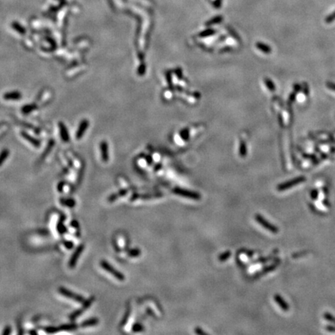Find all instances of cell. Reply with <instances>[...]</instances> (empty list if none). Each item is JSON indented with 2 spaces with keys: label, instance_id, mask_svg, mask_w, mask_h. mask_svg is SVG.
<instances>
[{
  "label": "cell",
  "instance_id": "6da1fadb",
  "mask_svg": "<svg viewBox=\"0 0 335 335\" xmlns=\"http://www.w3.org/2000/svg\"><path fill=\"white\" fill-rule=\"evenodd\" d=\"M172 193L174 194L177 195V196H181V197H185L190 199V200H196V201H199V200H201V195L199 193H196V192L191 191V190L185 189L178 188V187H175L172 189Z\"/></svg>",
  "mask_w": 335,
  "mask_h": 335
},
{
  "label": "cell",
  "instance_id": "7a4b0ae2",
  "mask_svg": "<svg viewBox=\"0 0 335 335\" xmlns=\"http://www.w3.org/2000/svg\"><path fill=\"white\" fill-rule=\"evenodd\" d=\"M306 181V178L304 176H299L296 177V178H293L292 180H289V181H286V182H283V183L279 184L277 186V190L278 191H285V190H287L289 189H291L293 187H294L295 185H299V184L302 183L303 181Z\"/></svg>",
  "mask_w": 335,
  "mask_h": 335
},
{
  "label": "cell",
  "instance_id": "3957f363",
  "mask_svg": "<svg viewBox=\"0 0 335 335\" xmlns=\"http://www.w3.org/2000/svg\"><path fill=\"white\" fill-rule=\"evenodd\" d=\"M255 218L258 224H260L261 226H262L265 229H266L267 231H268L269 232L272 233V234H277V233H279L278 227H275V226L273 225V224H271L270 222H268V221L267 220H265V218L262 216V215L256 214L255 215Z\"/></svg>",
  "mask_w": 335,
  "mask_h": 335
},
{
  "label": "cell",
  "instance_id": "277c9868",
  "mask_svg": "<svg viewBox=\"0 0 335 335\" xmlns=\"http://www.w3.org/2000/svg\"><path fill=\"white\" fill-rule=\"evenodd\" d=\"M100 265H101L102 268H103L104 270H106V271H107L108 272H110L111 275H113V276L115 277V278L116 279H118L119 281H124L125 279V276L124 275L122 274V273L120 272V271H117L116 269H115L114 268H113L112 265H110V264L108 263L107 262H106V261L103 260L101 262H100Z\"/></svg>",
  "mask_w": 335,
  "mask_h": 335
},
{
  "label": "cell",
  "instance_id": "5b68a950",
  "mask_svg": "<svg viewBox=\"0 0 335 335\" xmlns=\"http://www.w3.org/2000/svg\"><path fill=\"white\" fill-rule=\"evenodd\" d=\"M59 293H60L61 295H63L64 296H65V297L68 298V299H73V300L76 301V302H85V299H84L82 296H80V295L79 294H76V293H72V291H70V290H68V289H65V288L64 287L59 288Z\"/></svg>",
  "mask_w": 335,
  "mask_h": 335
},
{
  "label": "cell",
  "instance_id": "8992f818",
  "mask_svg": "<svg viewBox=\"0 0 335 335\" xmlns=\"http://www.w3.org/2000/svg\"><path fill=\"white\" fill-rule=\"evenodd\" d=\"M164 194L162 193H152V194H134L130 198V201H135L138 200H152V199H158V198L163 197Z\"/></svg>",
  "mask_w": 335,
  "mask_h": 335
},
{
  "label": "cell",
  "instance_id": "52a82bcc",
  "mask_svg": "<svg viewBox=\"0 0 335 335\" xmlns=\"http://www.w3.org/2000/svg\"><path fill=\"white\" fill-rule=\"evenodd\" d=\"M94 300H95V297H94V296H92V297H90L87 301H85L82 308H81V309L78 310L77 311L74 312L73 314L70 316L71 320H72V321H74V320H75L77 317H79V316H80L81 314H82V313L85 310H87L90 306H91V304L94 302Z\"/></svg>",
  "mask_w": 335,
  "mask_h": 335
},
{
  "label": "cell",
  "instance_id": "ba28073f",
  "mask_svg": "<svg viewBox=\"0 0 335 335\" xmlns=\"http://www.w3.org/2000/svg\"><path fill=\"white\" fill-rule=\"evenodd\" d=\"M84 251V245L83 244H81L79 247L76 248V250L75 251L74 254L72 255V258L70 259V262H69V267L71 268H74L76 265V263L78 262V259H79V256L81 255V254L82 253V251Z\"/></svg>",
  "mask_w": 335,
  "mask_h": 335
},
{
  "label": "cell",
  "instance_id": "9c48e42d",
  "mask_svg": "<svg viewBox=\"0 0 335 335\" xmlns=\"http://www.w3.org/2000/svg\"><path fill=\"white\" fill-rule=\"evenodd\" d=\"M279 263H280L279 261H277L275 263H273L272 265H269V266L265 267V268H264L262 270V271H258V273H256V274H255V275L253 276V278L254 279H258V278H260V277L263 276V275H265V274H268V273L270 272V271H273V270H275Z\"/></svg>",
  "mask_w": 335,
  "mask_h": 335
},
{
  "label": "cell",
  "instance_id": "30bf717a",
  "mask_svg": "<svg viewBox=\"0 0 335 335\" xmlns=\"http://www.w3.org/2000/svg\"><path fill=\"white\" fill-rule=\"evenodd\" d=\"M88 121L87 119H83L80 123L79 128H78L77 133H76V138L77 139H81L82 138V136L85 134V130H86L87 128L88 127Z\"/></svg>",
  "mask_w": 335,
  "mask_h": 335
},
{
  "label": "cell",
  "instance_id": "8fae6325",
  "mask_svg": "<svg viewBox=\"0 0 335 335\" xmlns=\"http://www.w3.org/2000/svg\"><path fill=\"white\" fill-rule=\"evenodd\" d=\"M274 299H275V301L276 302V303L278 304L279 306H280V308H281L283 311L289 310V304L287 303V302H286V301L285 300V299H283L280 295L275 294V296H274Z\"/></svg>",
  "mask_w": 335,
  "mask_h": 335
},
{
  "label": "cell",
  "instance_id": "7c38bea8",
  "mask_svg": "<svg viewBox=\"0 0 335 335\" xmlns=\"http://www.w3.org/2000/svg\"><path fill=\"white\" fill-rule=\"evenodd\" d=\"M100 149H101V154L102 159L103 162H106L109 159V150H108V144L106 141H102L100 144Z\"/></svg>",
  "mask_w": 335,
  "mask_h": 335
},
{
  "label": "cell",
  "instance_id": "4fadbf2b",
  "mask_svg": "<svg viewBox=\"0 0 335 335\" xmlns=\"http://www.w3.org/2000/svg\"><path fill=\"white\" fill-rule=\"evenodd\" d=\"M4 99L9 101H17L22 98V94L20 92H11L6 93L4 95Z\"/></svg>",
  "mask_w": 335,
  "mask_h": 335
},
{
  "label": "cell",
  "instance_id": "5bb4252c",
  "mask_svg": "<svg viewBox=\"0 0 335 335\" xmlns=\"http://www.w3.org/2000/svg\"><path fill=\"white\" fill-rule=\"evenodd\" d=\"M59 128H60V138L64 142H67L69 141V134L67 130V128L64 126V124L63 123H60L59 124Z\"/></svg>",
  "mask_w": 335,
  "mask_h": 335
},
{
  "label": "cell",
  "instance_id": "9a60e30c",
  "mask_svg": "<svg viewBox=\"0 0 335 335\" xmlns=\"http://www.w3.org/2000/svg\"><path fill=\"white\" fill-rule=\"evenodd\" d=\"M127 192L128 191L127 189H122V190H120L119 193H115V194L111 195V196H110V197H109V199H108L109 202H114L115 200H117L118 198L122 197V196L127 195Z\"/></svg>",
  "mask_w": 335,
  "mask_h": 335
},
{
  "label": "cell",
  "instance_id": "2e32d148",
  "mask_svg": "<svg viewBox=\"0 0 335 335\" xmlns=\"http://www.w3.org/2000/svg\"><path fill=\"white\" fill-rule=\"evenodd\" d=\"M99 321L97 318H91L88 319L87 321H85L82 324H81V327H92V326H95L96 324H98Z\"/></svg>",
  "mask_w": 335,
  "mask_h": 335
},
{
  "label": "cell",
  "instance_id": "e0dca14e",
  "mask_svg": "<svg viewBox=\"0 0 335 335\" xmlns=\"http://www.w3.org/2000/svg\"><path fill=\"white\" fill-rule=\"evenodd\" d=\"M60 203L63 206H68V207L72 208L75 206V201L72 200V199H64V198H61L60 200Z\"/></svg>",
  "mask_w": 335,
  "mask_h": 335
},
{
  "label": "cell",
  "instance_id": "ac0fdd59",
  "mask_svg": "<svg viewBox=\"0 0 335 335\" xmlns=\"http://www.w3.org/2000/svg\"><path fill=\"white\" fill-rule=\"evenodd\" d=\"M76 328H77V325L75 324H64V325H61L60 327H58L59 330H75Z\"/></svg>",
  "mask_w": 335,
  "mask_h": 335
},
{
  "label": "cell",
  "instance_id": "d6986e66",
  "mask_svg": "<svg viewBox=\"0 0 335 335\" xmlns=\"http://www.w3.org/2000/svg\"><path fill=\"white\" fill-rule=\"evenodd\" d=\"M231 256V251H227L220 254V256L218 257V259H219L220 262H225V261H227Z\"/></svg>",
  "mask_w": 335,
  "mask_h": 335
},
{
  "label": "cell",
  "instance_id": "ffe728a7",
  "mask_svg": "<svg viewBox=\"0 0 335 335\" xmlns=\"http://www.w3.org/2000/svg\"><path fill=\"white\" fill-rule=\"evenodd\" d=\"M9 154H10V151L7 149H4L1 154H0V166L3 164V162H5L6 159L9 157Z\"/></svg>",
  "mask_w": 335,
  "mask_h": 335
},
{
  "label": "cell",
  "instance_id": "44dd1931",
  "mask_svg": "<svg viewBox=\"0 0 335 335\" xmlns=\"http://www.w3.org/2000/svg\"><path fill=\"white\" fill-rule=\"evenodd\" d=\"M36 108H37L36 105H27V106L23 107L22 111H23V113H25V114H27V113H29L30 112L34 110Z\"/></svg>",
  "mask_w": 335,
  "mask_h": 335
},
{
  "label": "cell",
  "instance_id": "7402d4cb",
  "mask_svg": "<svg viewBox=\"0 0 335 335\" xmlns=\"http://www.w3.org/2000/svg\"><path fill=\"white\" fill-rule=\"evenodd\" d=\"M324 317L325 320H327L329 322L332 323V324H335V317H333L332 314H330V313H325L324 314Z\"/></svg>",
  "mask_w": 335,
  "mask_h": 335
},
{
  "label": "cell",
  "instance_id": "603a6c76",
  "mask_svg": "<svg viewBox=\"0 0 335 335\" xmlns=\"http://www.w3.org/2000/svg\"><path fill=\"white\" fill-rule=\"evenodd\" d=\"M141 250H139V249L138 248L132 249V250H130L129 252H128V255H129V256L130 257H138L141 255Z\"/></svg>",
  "mask_w": 335,
  "mask_h": 335
},
{
  "label": "cell",
  "instance_id": "cb8c5ba5",
  "mask_svg": "<svg viewBox=\"0 0 335 335\" xmlns=\"http://www.w3.org/2000/svg\"><path fill=\"white\" fill-rule=\"evenodd\" d=\"M51 94L49 91H45V92H44V94H42L41 98H40V102L43 103V102H44L45 100H48V99H49L50 97H51Z\"/></svg>",
  "mask_w": 335,
  "mask_h": 335
},
{
  "label": "cell",
  "instance_id": "d4e9b609",
  "mask_svg": "<svg viewBox=\"0 0 335 335\" xmlns=\"http://www.w3.org/2000/svg\"><path fill=\"white\" fill-rule=\"evenodd\" d=\"M57 231H58V232L60 233V234H64V233L67 231V230H66V227H64V224H63V223L61 224V222H59L58 225H57Z\"/></svg>",
  "mask_w": 335,
  "mask_h": 335
},
{
  "label": "cell",
  "instance_id": "484cf974",
  "mask_svg": "<svg viewBox=\"0 0 335 335\" xmlns=\"http://www.w3.org/2000/svg\"><path fill=\"white\" fill-rule=\"evenodd\" d=\"M23 135L24 136V137H23V138H26V139H27L28 141H31V143L33 144V145L36 146V147H39L40 144H39V142H38V141H37L36 140H34V139H33V138H30V137H29V136H28L26 134H23Z\"/></svg>",
  "mask_w": 335,
  "mask_h": 335
},
{
  "label": "cell",
  "instance_id": "4316f807",
  "mask_svg": "<svg viewBox=\"0 0 335 335\" xmlns=\"http://www.w3.org/2000/svg\"><path fill=\"white\" fill-rule=\"evenodd\" d=\"M44 330H45L46 332H48V333H56V332L59 331V329L58 327H45V328H44Z\"/></svg>",
  "mask_w": 335,
  "mask_h": 335
},
{
  "label": "cell",
  "instance_id": "83f0119b",
  "mask_svg": "<svg viewBox=\"0 0 335 335\" xmlns=\"http://www.w3.org/2000/svg\"><path fill=\"white\" fill-rule=\"evenodd\" d=\"M144 330V327L140 324H135L133 326V331L134 332H140Z\"/></svg>",
  "mask_w": 335,
  "mask_h": 335
},
{
  "label": "cell",
  "instance_id": "f1b7e54d",
  "mask_svg": "<svg viewBox=\"0 0 335 335\" xmlns=\"http://www.w3.org/2000/svg\"><path fill=\"white\" fill-rule=\"evenodd\" d=\"M334 20H335V12H333L332 14L329 15L328 17H326V19H325V22L327 23H332V22L334 21Z\"/></svg>",
  "mask_w": 335,
  "mask_h": 335
},
{
  "label": "cell",
  "instance_id": "f546056e",
  "mask_svg": "<svg viewBox=\"0 0 335 335\" xmlns=\"http://www.w3.org/2000/svg\"><path fill=\"white\" fill-rule=\"evenodd\" d=\"M272 257H268V258H258V260H256L255 262V263H265V262H268V260L271 259Z\"/></svg>",
  "mask_w": 335,
  "mask_h": 335
},
{
  "label": "cell",
  "instance_id": "4dcf8cb0",
  "mask_svg": "<svg viewBox=\"0 0 335 335\" xmlns=\"http://www.w3.org/2000/svg\"><path fill=\"white\" fill-rule=\"evenodd\" d=\"M195 333H196V334H199V335H200V334H203V335L207 334V333H206L205 331H203V330H202L200 327H196V328H195Z\"/></svg>",
  "mask_w": 335,
  "mask_h": 335
},
{
  "label": "cell",
  "instance_id": "1f68e13d",
  "mask_svg": "<svg viewBox=\"0 0 335 335\" xmlns=\"http://www.w3.org/2000/svg\"><path fill=\"white\" fill-rule=\"evenodd\" d=\"M11 327H10V326H7V327H6V328L4 329V331L2 332V334L3 335H9L10 333H11Z\"/></svg>",
  "mask_w": 335,
  "mask_h": 335
},
{
  "label": "cell",
  "instance_id": "d6a6232c",
  "mask_svg": "<svg viewBox=\"0 0 335 335\" xmlns=\"http://www.w3.org/2000/svg\"><path fill=\"white\" fill-rule=\"evenodd\" d=\"M310 196L313 200H316V199L317 198V196H318V192L315 189L312 190V193H310Z\"/></svg>",
  "mask_w": 335,
  "mask_h": 335
},
{
  "label": "cell",
  "instance_id": "836d02e7",
  "mask_svg": "<svg viewBox=\"0 0 335 335\" xmlns=\"http://www.w3.org/2000/svg\"><path fill=\"white\" fill-rule=\"evenodd\" d=\"M327 88H330V89H332L333 90V91H335V84L333 83V82H327Z\"/></svg>",
  "mask_w": 335,
  "mask_h": 335
},
{
  "label": "cell",
  "instance_id": "e575fe53",
  "mask_svg": "<svg viewBox=\"0 0 335 335\" xmlns=\"http://www.w3.org/2000/svg\"><path fill=\"white\" fill-rule=\"evenodd\" d=\"M325 328L327 331L335 332V326H327Z\"/></svg>",
  "mask_w": 335,
  "mask_h": 335
},
{
  "label": "cell",
  "instance_id": "d590c367",
  "mask_svg": "<svg viewBox=\"0 0 335 335\" xmlns=\"http://www.w3.org/2000/svg\"><path fill=\"white\" fill-rule=\"evenodd\" d=\"M304 85H305V87L303 88V92L305 95H308V93H309V88H308V85H306V83L304 84Z\"/></svg>",
  "mask_w": 335,
  "mask_h": 335
},
{
  "label": "cell",
  "instance_id": "8d00e7d4",
  "mask_svg": "<svg viewBox=\"0 0 335 335\" xmlns=\"http://www.w3.org/2000/svg\"><path fill=\"white\" fill-rule=\"evenodd\" d=\"M64 244H65L66 247H68L69 249H71V248H72V247H73V243H72L71 241H65Z\"/></svg>",
  "mask_w": 335,
  "mask_h": 335
},
{
  "label": "cell",
  "instance_id": "74e56055",
  "mask_svg": "<svg viewBox=\"0 0 335 335\" xmlns=\"http://www.w3.org/2000/svg\"><path fill=\"white\" fill-rule=\"evenodd\" d=\"M295 92H299V90H300V86H299V85H295Z\"/></svg>",
  "mask_w": 335,
  "mask_h": 335
},
{
  "label": "cell",
  "instance_id": "f35d334b",
  "mask_svg": "<svg viewBox=\"0 0 335 335\" xmlns=\"http://www.w3.org/2000/svg\"><path fill=\"white\" fill-rule=\"evenodd\" d=\"M29 333H35V334H36V333H37V332H34V331H30V332H29Z\"/></svg>",
  "mask_w": 335,
  "mask_h": 335
}]
</instances>
